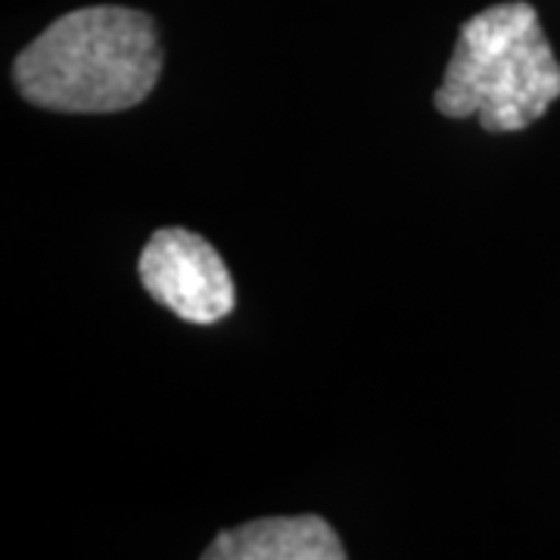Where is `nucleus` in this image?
Wrapping results in <instances>:
<instances>
[{"label": "nucleus", "mask_w": 560, "mask_h": 560, "mask_svg": "<svg viewBox=\"0 0 560 560\" xmlns=\"http://www.w3.org/2000/svg\"><path fill=\"white\" fill-rule=\"evenodd\" d=\"M143 290L187 324L228 318L237 293L219 249L187 228H162L138 261Z\"/></svg>", "instance_id": "3"}, {"label": "nucleus", "mask_w": 560, "mask_h": 560, "mask_svg": "<svg viewBox=\"0 0 560 560\" xmlns=\"http://www.w3.org/2000/svg\"><path fill=\"white\" fill-rule=\"evenodd\" d=\"M206 560H342L340 536L324 517H261L219 533Z\"/></svg>", "instance_id": "4"}, {"label": "nucleus", "mask_w": 560, "mask_h": 560, "mask_svg": "<svg viewBox=\"0 0 560 560\" xmlns=\"http://www.w3.org/2000/svg\"><path fill=\"white\" fill-rule=\"evenodd\" d=\"M162 75L156 22L128 7H84L40 32L13 62L25 101L54 113H121Z\"/></svg>", "instance_id": "1"}, {"label": "nucleus", "mask_w": 560, "mask_h": 560, "mask_svg": "<svg viewBox=\"0 0 560 560\" xmlns=\"http://www.w3.org/2000/svg\"><path fill=\"white\" fill-rule=\"evenodd\" d=\"M560 97V62L536 7L495 3L460 25L455 54L436 91L448 119H480L492 135L523 131Z\"/></svg>", "instance_id": "2"}]
</instances>
